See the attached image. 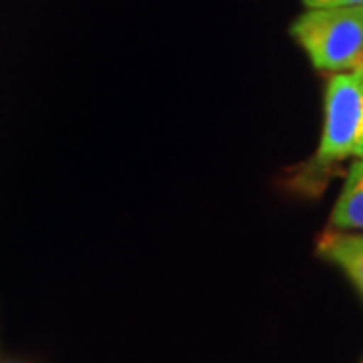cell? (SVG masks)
Returning <instances> with one entry per match:
<instances>
[{
    "mask_svg": "<svg viewBox=\"0 0 363 363\" xmlns=\"http://www.w3.org/2000/svg\"><path fill=\"white\" fill-rule=\"evenodd\" d=\"M350 71H353V73H357L359 77L363 79V51L355 57V61H353V65H351Z\"/></svg>",
    "mask_w": 363,
    "mask_h": 363,
    "instance_id": "obj_6",
    "label": "cell"
},
{
    "mask_svg": "<svg viewBox=\"0 0 363 363\" xmlns=\"http://www.w3.org/2000/svg\"><path fill=\"white\" fill-rule=\"evenodd\" d=\"M305 9H343V6H362L363 0H301Z\"/></svg>",
    "mask_w": 363,
    "mask_h": 363,
    "instance_id": "obj_5",
    "label": "cell"
},
{
    "mask_svg": "<svg viewBox=\"0 0 363 363\" xmlns=\"http://www.w3.org/2000/svg\"><path fill=\"white\" fill-rule=\"evenodd\" d=\"M317 255L335 264L363 298V233L329 228L317 240Z\"/></svg>",
    "mask_w": 363,
    "mask_h": 363,
    "instance_id": "obj_3",
    "label": "cell"
},
{
    "mask_svg": "<svg viewBox=\"0 0 363 363\" xmlns=\"http://www.w3.org/2000/svg\"><path fill=\"white\" fill-rule=\"evenodd\" d=\"M2 363H18V362H2Z\"/></svg>",
    "mask_w": 363,
    "mask_h": 363,
    "instance_id": "obj_7",
    "label": "cell"
},
{
    "mask_svg": "<svg viewBox=\"0 0 363 363\" xmlns=\"http://www.w3.org/2000/svg\"><path fill=\"white\" fill-rule=\"evenodd\" d=\"M362 363H363V359H362Z\"/></svg>",
    "mask_w": 363,
    "mask_h": 363,
    "instance_id": "obj_8",
    "label": "cell"
},
{
    "mask_svg": "<svg viewBox=\"0 0 363 363\" xmlns=\"http://www.w3.org/2000/svg\"><path fill=\"white\" fill-rule=\"evenodd\" d=\"M345 160H363V79L353 71L335 73L327 83L323 131L311 172Z\"/></svg>",
    "mask_w": 363,
    "mask_h": 363,
    "instance_id": "obj_2",
    "label": "cell"
},
{
    "mask_svg": "<svg viewBox=\"0 0 363 363\" xmlns=\"http://www.w3.org/2000/svg\"><path fill=\"white\" fill-rule=\"evenodd\" d=\"M331 228L363 233V160L350 166L343 190L331 212Z\"/></svg>",
    "mask_w": 363,
    "mask_h": 363,
    "instance_id": "obj_4",
    "label": "cell"
},
{
    "mask_svg": "<svg viewBox=\"0 0 363 363\" xmlns=\"http://www.w3.org/2000/svg\"><path fill=\"white\" fill-rule=\"evenodd\" d=\"M291 35L319 71H350L363 51V4L343 9H307L295 18Z\"/></svg>",
    "mask_w": 363,
    "mask_h": 363,
    "instance_id": "obj_1",
    "label": "cell"
}]
</instances>
